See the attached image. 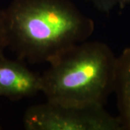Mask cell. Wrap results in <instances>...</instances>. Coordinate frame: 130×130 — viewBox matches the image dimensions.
<instances>
[{
    "label": "cell",
    "instance_id": "1",
    "mask_svg": "<svg viewBox=\"0 0 130 130\" xmlns=\"http://www.w3.org/2000/svg\"><path fill=\"white\" fill-rule=\"evenodd\" d=\"M4 13L7 46L32 64L48 63L95 30L93 20L70 0H12Z\"/></svg>",
    "mask_w": 130,
    "mask_h": 130
},
{
    "label": "cell",
    "instance_id": "2",
    "mask_svg": "<svg viewBox=\"0 0 130 130\" xmlns=\"http://www.w3.org/2000/svg\"><path fill=\"white\" fill-rule=\"evenodd\" d=\"M116 58L103 42L74 45L48 62L41 93L51 101L104 106L113 92Z\"/></svg>",
    "mask_w": 130,
    "mask_h": 130
},
{
    "label": "cell",
    "instance_id": "3",
    "mask_svg": "<svg viewBox=\"0 0 130 130\" xmlns=\"http://www.w3.org/2000/svg\"><path fill=\"white\" fill-rule=\"evenodd\" d=\"M27 130H119L120 119L99 104H74L48 101L24 113Z\"/></svg>",
    "mask_w": 130,
    "mask_h": 130
},
{
    "label": "cell",
    "instance_id": "4",
    "mask_svg": "<svg viewBox=\"0 0 130 130\" xmlns=\"http://www.w3.org/2000/svg\"><path fill=\"white\" fill-rule=\"evenodd\" d=\"M41 90V75L23 64L0 56V95L12 100L33 96Z\"/></svg>",
    "mask_w": 130,
    "mask_h": 130
},
{
    "label": "cell",
    "instance_id": "5",
    "mask_svg": "<svg viewBox=\"0 0 130 130\" xmlns=\"http://www.w3.org/2000/svg\"><path fill=\"white\" fill-rule=\"evenodd\" d=\"M113 93L122 129L130 130V47L116 58Z\"/></svg>",
    "mask_w": 130,
    "mask_h": 130
},
{
    "label": "cell",
    "instance_id": "6",
    "mask_svg": "<svg viewBox=\"0 0 130 130\" xmlns=\"http://www.w3.org/2000/svg\"><path fill=\"white\" fill-rule=\"evenodd\" d=\"M103 13H110L114 9H122L130 3V0H88Z\"/></svg>",
    "mask_w": 130,
    "mask_h": 130
},
{
    "label": "cell",
    "instance_id": "7",
    "mask_svg": "<svg viewBox=\"0 0 130 130\" xmlns=\"http://www.w3.org/2000/svg\"><path fill=\"white\" fill-rule=\"evenodd\" d=\"M7 47V41L6 35L5 20L4 9H0V56L3 54V51Z\"/></svg>",
    "mask_w": 130,
    "mask_h": 130
},
{
    "label": "cell",
    "instance_id": "8",
    "mask_svg": "<svg viewBox=\"0 0 130 130\" xmlns=\"http://www.w3.org/2000/svg\"><path fill=\"white\" fill-rule=\"evenodd\" d=\"M0 129H1V128H0Z\"/></svg>",
    "mask_w": 130,
    "mask_h": 130
},
{
    "label": "cell",
    "instance_id": "9",
    "mask_svg": "<svg viewBox=\"0 0 130 130\" xmlns=\"http://www.w3.org/2000/svg\"><path fill=\"white\" fill-rule=\"evenodd\" d=\"M0 96H1V95H0Z\"/></svg>",
    "mask_w": 130,
    "mask_h": 130
}]
</instances>
